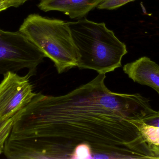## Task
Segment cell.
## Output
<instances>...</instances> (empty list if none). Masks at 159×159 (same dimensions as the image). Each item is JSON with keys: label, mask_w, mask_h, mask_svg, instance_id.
Masks as SVG:
<instances>
[{"label": "cell", "mask_w": 159, "mask_h": 159, "mask_svg": "<svg viewBox=\"0 0 159 159\" xmlns=\"http://www.w3.org/2000/svg\"><path fill=\"white\" fill-rule=\"evenodd\" d=\"M142 120L146 125L159 128V112H157Z\"/></svg>", "instance_id": "cell-10"}, {"label": "cell", "mask_w": 159, "mask_h": 159, "mask_svg": "<svg viewBox=\"0 0 159 159\" xmlns=\"http://www.w3.org/2000/svg\"><path fill=\"white\" fill-rule=\"evenodd\" d=\"M19 31L53 61L58 73L77 67L78 53L68 22L30 14Z\"/></svg>", "instance_id": "cell-3"}, {"label": "cell", "mask_w": 159, "mask_h": 159, "mask_svg": "<svg viewBox=\"0 0 159 159\" xmlns=\"http://www.w3.org/2000/svg\"><path fill=\"white\" fill-rule=\"evenodd\" d=\"M44 58L43 52L20 31L0 29V74L27 69L32 76Z\"/></svg>", "instance_id": "cell-5"}, {"label": "cell", "mask_w": 159, "mask_h": 159, "mask_svg": "<svg viewBox=\"0 0 159 159\" xmlns=\"http://www.w3.org/2000/svg\"><path fill=\"white\" fill-rule=\"evenodd\" d=\"M102 0H42L38 7L45 12L58 11L72 19L81 18Z\"/></svg>", "instance_id": "cell-7"}, {"label": "cell", "mask_w": 159, "mask_h": 159, "mask_svg": "<svg viewBox=\"0 0 159 159\" xmlns=\"http://www.w3.org/2000/svg\"><path fill=\"white\" fill-rule=\"evenodd\" d=\"M140 131L145 140L149 144L159 145V128L146 125L142 120H139Z\"/></svg>", "instance_id": "cell-8"}, {"label": "cell", "mask_w": 159, "mask_h": 159, "mask_svg": "<svg viewBox=\"0 0 159 159\" xmlns=\"http://www.w3.org/2000/svg\"><path fill=\"white\" fill-rule=\"evenodd\" d=\"M10 7H11V6L8 0L0 1V12Z\"/></svg>", "instance_id": "cell-11"}, {"label": "cell", "mask_w": 159, "mask_h": 159, "mask_svg": "<svg viewBox=\"0 0 159 159\" xmlns=\"http://www.w3.org/2000/svg\"><path fill=\"white\" fill-rule=\"evenodd\" d=\"M78 55L77 67L106 74L121 66V60L128 50L104 22L86 18L68 21Z\"/></svg>", "instance_id": "cell-2"}, {"label": "cell", "mask_w": 159, "mask_h": 159, "mask_svg": "<svg viewBox=\"0 0 159 159\" xmlns=\"http://www.w3.org/2000/svg\"><path fill=\"white\" fill-rule=\"evenodd\" d=\"M106 77L61 96L36 93L13 123L8 157L154 159L139 121L156 111L141 94L111 91Z\"/></svg>", "instance_id": "cell-1"}, {"label": "cell", "mask_w": 159, "mask_h": 159, "mask_svg": "<svg viewBox=\"0 0 159 159\" xmlns=\"http://www.w3.org/2000/svg\"><path fill=\"white\" fill-rule=\"evenodd\" d=\"M29 0H9L12 5L15 7H19L23 5Z\"/></svg>", "instance_id": "cell-12"}, {"label": "cell", "mask_w": 159, "mask_h": 159, "mask_svg": "<svg viewBox=\"0 0 159 159\" xmlns=\"http://www.w3.org/2000/svg\"><path fill=\"white\" fill-rule=\"evenodd\" d=\"M152 147L153 151H154L155 154L157 155L158 159H159V145H152Z\"/></svg>", "instance_id": "cell-13"}, {"label": "cell", "mask_w": 159, "mask_h": 159, "mask_svg": "<svg viewBox=\"0 0 159 159\" xmlns=\"http://www.w3.org/2000/svg\"><path fill=\"white\" fill-rule=\"evenodd\" d=\"M123 69L134 82L151 87L159 94V65L151 59L142 57L125 64Z\"/></svg>", "instance_id": "cell-6"}, {"label": "cell", "mask_w": 159, "mask_h": 159, "mask_svg": "<svg viewBox=\"0 0 159 159\" xmlns=\"http://www.w3.org/2000/svg\"><path fill=\"white\" fill-rule=\"evenodd\" d=\"M3 76L0 83V154L3 152L17 116L36 94L29 74L20 76L16 72H8Z\"/></svg>", "instance_id": "cell-4"}, {"label": "cell", "mask_w": 159, "mask_h": 159, "mask_svg": "<svg viewBox=\"0 0 159 159\" xmlns=\"http://www.w3.org/2000/svg\"><path fill=\"white\" fill-rule=\"evenodd\" d=\"M6 1V0H0V1Z\"/></svg>", "instance_id": "cell-14"}, {"label": "cell", "mask_w": 159, "mask_h": 159, "mask_svg": "<svg viewBox=\"0 0 159 159\" xmlns=\"http://www.w3.org/2000/svg\"><path fill=\"white\" fill-rule=\"evenodd\" d=\"M135 0H102L96 7L100 9L113 10Z\"/></svg>", "instance_id": "cell-9"}]
</instances>
